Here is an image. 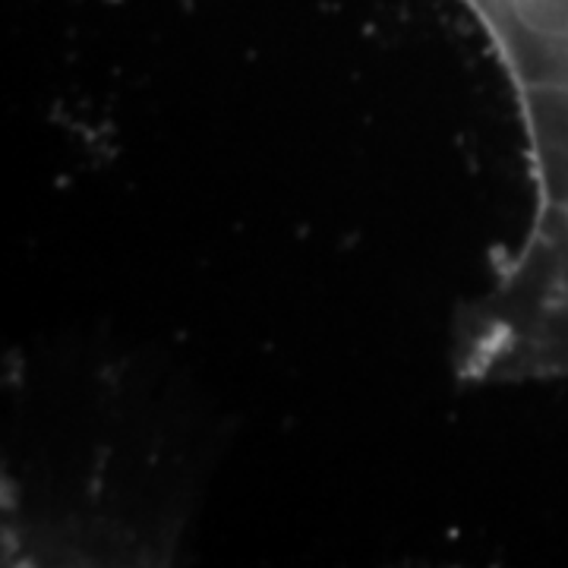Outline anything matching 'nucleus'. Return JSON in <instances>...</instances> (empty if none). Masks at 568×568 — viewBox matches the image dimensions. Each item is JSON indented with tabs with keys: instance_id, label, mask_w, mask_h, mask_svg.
Returning a JSON list of instances; mask_svg holds the SVG:
<instances>
[{
	"instance_id": "1",
	"label": "nucleus",
	"mask_w": 568,
	"mask_h": 568,
	"mask_svg": "<svg viewBox=\"0 0 568 568\" xmlns=\"http://www.w3.org/2000/svg\"><path fill=\"white\" fill-rule=\"evenodd\" d=\"M534 215L455 332L465 383L568 379V85L518 95Z\"/></svg>"
}]
</instances>
